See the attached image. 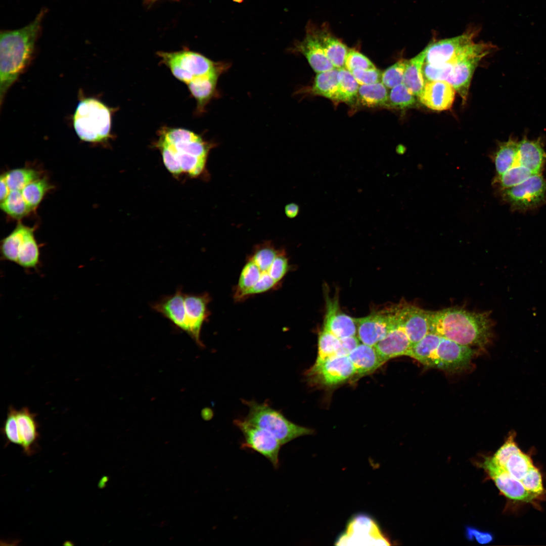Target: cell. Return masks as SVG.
<instances>
[{"mask_svg":"<svg viewBox=\"0 0 546 546\" xmlns=\"http://www.w3.org/2000/svg\"><path fill=\"white\" fill-rule=\"evenodd\" d=\"M285 250L270 242L256 246L243 266L235 294L244 300L279 287L290 269Z\"/></svg>","mask_w":546,"mask_h":546,"instance_id":"1","label":"cell"},{"mask_svg":"<svg viewBox=\"0 0 546 546\" xmlns=\"http://www.w3.org/2000/svg\"><path fill=\"white\" fill-rule=\"evenodd\" d=\"M213 145L194 132L181 128L160 130L156 146L166 169L174 176L185 173L197 177L206 170Z\"/></svg>","mask_w":546,"mask_h":546,"instance_id":"2","label":"cell"},{"mask_svg":"<svg viewBox=\"0 0 546 546\" xmlns=\"http://www.w3.org/2000/svg\"><path fill=\"white\" fill-rule=\"evenodd\" d=\"M46 13L42 9L35 19L18 29L1 31L0 36V105L9 88L30 64Z\"/></svg>","mask_w":546,"mask_h":546,"instance_id":"3","label":"cell"},{"mask_svg":"<svg viewBox=\"0 0 546 546\" xmlns=\"http://www.w3.org/2000/svg\"><path fill=\"white\" fill-rule=\"evenodd\" d=\"M430 332L459 344L484 348L493 336L494 323L489 311L477 312L459 307L428 311Z\"/></svg>","mask_w":546,"mask_h":546,"instance_id":"4","label":"cell"},{"mask_svg":"<svg viewBox=\"0 0 546 546\" xmlns=\"http://www.w3.org/2000/svg\"><path fill=\"white\" fill-rule=\"evenodd\" d=\"M475 353L472 347L429 332L412 345L407 356L426 367L454 372L468 368Z\"/></svg>","mask_w":546,"mask_h":546,"instance_id":"5","label":"cell"},{"mask_svg":"<svg viewBox=\"0 0 546 546\" xmlns=\"http://www.w3.org/2000/svg\"><path fill=\"white\" fill-rule=\"evenodd\" d=\"M72 122L75 133L82 141L101 143L110 137V109L96 98H81L73 115Z\"/></svg>","mask_w":546,"mask_h":546,"instance_id":"6","label":"cell"},{"mask_svg":"<svg viewBox=\"0 0 546 546\" xmlns=\"http://www.w3.org/2000/svg\"><path fill=\"white\" fill-rule=\"evenodd\" d=\"M158 55L173 75L187 85L209 75L221 74L229 67L226 64L214 62L190 51L160 52Z\"/></svg>","mask_w":546,"mask_h":546,"instance_id":"7","label":"cell"},{"mask_svg":"<svg viewBox=\"0 0 546 546\" xmlns=\"http://www.w3.org/2000/svg\"><path fill=\"white\" fill-rule=\"evenodd\" d=\"M249 408L247 421L272 435L281 444L285 445L293 439L311 434L313 430L297 425L288 420L282 413L267 403L243 400Z\"/></svg>","mask_w":546,"mask_h":546,"instance_id":"8","label":"cell"},{"mask_svg":"<svg viewBox=\"0 0 546 546\" xmlns=\"http://www.w3.org/2000/svg\"><path fill=\"white\" fill-rule=\"evenodd\" d=\"M493 49V46L489 43L474 42L453 62L444 64L447 73L446 81L453 87L463 104L467 101L476 68Z\"/></svg>","mask_w":546,"mask_h":546,"instance_id":"9","label":"cell"},{"mask_svg":"<svg viewBox=\"0 0 546 546\" xmlns=\"http://www.w3.org/2000/svg\"><path fill=\"white\" fill-rule=\"evenodd\" d=\"M336 545H391L390 540L372 517L366 514L353 515L344 531L335 541Z\"/></svg>","mask_w":546,"mask_h":546,"instance_id":"10","label":"cell"},{"mask_svg":"<svg viewBox=\"0 0 546 546\" xmlns=\"http://www.w3.org/2000/svg\"><path fill=\"white\" fill-rule=\"evenodd\" d=\"M546 179L539 174H534L514 187L500 190L504 201L512 208L526 210L538 206L544 200Z\"/></svg>","mask_w":546,"mask_h":546,"instance_id":"11","label":"cell"},{"mask_svg":"<svg viewBox=\"0 0 546 546\" xmlns=\"http://www.w3.org/2000/svg\"><path fill=\"white\" fill-rule=\"evenodd\" d=\"M398 304L355 318L357 338L361 343L374 346L383 339L397 322Z\"/></svg>","mask_w":546,"mask_h":546,"instance_id":"12","label":"cell"},{"mask_svg":"<svg viewBox=\"0 0 546 546\" xmlns=\"http://www.w3.org/2000/svg\"><path fill=\"white\" fill-rule=\"evenodd\" d=\"M241 430L244 440L241 447L252 449L266 458L275 468L279 465V452L282 445L279 441L267 431L249 422L245 419L234 421Z\"/></svg>","mask_w":546,"mask_h":546,"instance_id":"13","label":"cell"},{"mask_svg":"<svg viewBox=\"0 0 546 546\" xmlns=\"http://www.w3.org/2000/svg\"><path fill=\"white\" fill-rule=\"evenodd\" d=\"M311 384L331 387L341 384L355 376L354 367L347 356H336L313 365L306 372Z\"/></svg>","mask_w":546,"mask_h":546,"instance_id":"14","label":"cell"},{"mask_svg":"<svg viewBox=\"0 0 546 546\" xmlns=\"http://www.w3.org/2000/svg\"><path fill=\"white\" fill-rule=\"evenodd\" d=\"M474 32L432 42L424 50L425 63L434 66L450 63L465 52L473 43Z\"/></svg>","mask_w":546,"mask_h":546,"instance_id":"15","label":"cell"},{"mask_svg":"<svg viewBox=\"0 0 546 546\" xmlns=\"http://www.w3.org/2000/svg\"><path fill=\"white\" fill-rule=\"evenodd\" d=\"M481 466L492 479L500 492L507 497L514 500L530 502L538 496L526 490L521 481L511 475L503 467L495 463L491 457H486Z\"/></svg>","mask_w":546,"mask_h":546,"instance_id":"16","label":"cell"},{"mask_svg":"<svg viewBox=\"0 0 546 546\" xmlns=\"http://www.w3.org/2000/svg\"><path fill=\"white\" fill-rule=\"evenodd\" d=\"M210 300V295L206 292L199 294L185 293L184 295L187 334L201 347L204 344L200 339V333L204 323L210 315L208 304Z\"/></svg>","mask_w":546,"mask_h":546,"instance_id":"17","label":"cell"},{"mask_svg":"<svg viewBox=\"0 0 546 546\" xmlns=\"http://www.w3.org/2000/svg\"><path fill=\"white\" fill-rule=\"evenodd\" d=\"M326 312L324 321V329L339 338L355 336L357 325L355 318L343 312L340 308L338 299L327 296Z\"/></svg>","mask_w":546,"mask_h":546,"instance_id":"18","label":"cell"},{"mask_svg":"<svg viewBox=\"0 0 546 546\" xmlns=\"http://www.w3.org/2000/svg\"><path fill=\"white\" fill-rule=\"evenodd\" d=\"M456 92L453 87L446 81H429L425 82L418 98L423 105L431 110L445 111L452 107Z\"/></svg>","mask_w":546,"mask_h":546,"instance_id":"19","label":"cell"},{"mask_svg":"<svg viewBox=\"0 0 546 546\" xmlns=\"http://www.w3.org/2000/svg\"><path fill=\"white\" fill-rule=\"evenodd\" d=\"M412 345L401 322L399 304V317L397 322L386 336L374 347L382 359L386 362L394 357L407 356Z\"/></svg>","mask_w":546,"mask_h":546,"instance_id":"20","label":"cell"},{"mask_svg":"<svg viewBox=\"0 0 546 546\" xmlns=\"http://www.w3.org/2000/svg\"><path fill=\"white\" fill-rule=\"evenodd\" d=\"M184 295L181 287L178 288L174 293L164 296L152 303L151 307L168 320L175 327L188 333Z\"/></svg>","mask_w":546,"mask_h":546,"instance_id":"21","label":"cell"},{"mask_svg":"<svg viewBox=\"0 0 546 546\" xmlns=\"http://www.w3.org/2000/svg\"><path fill=\"white\" fill-rule=\"evenodd\" d=\"M401 324L413 345L430 332L428 311L407 303L400 304Z\"/></svg>","mask_w":546,"mask_h":546,"instance_id":"22","label":"cell"},{"mask_svg":"<svg viewBox=\"0 0 546 546\" xmlns=\"http://www.w3.org/2000/svg\"><path fill=\"white\" fill-rule=\"evenodd\" d=\"M293 50L306 58L316 73L335 68L327 57L313 27H308L303 39L296 43Z\"/></svg>","mask_w":546,"mask_h":546,"instance_id":"23","label":"cell"},{"mask_svg":"<svg viewBox=\"0 0 546 546\" xmlns=\"http://www.w3.org/2000/svg\"><path fill=\"white\" fill-rule=\"evenodd\" d=\"M546 161V153L540 138L528 140L524 136L518 142L517 164L524 166L534 174L541 173Z\"/></svg>","mask_w":546,"mask_h":546,"instance_id":"24","label":"cell"},{"mask_svg":"<svg viewBox=\"0 0 546 546\" xmlns=\"http://www.w3.org/2000/svg\"><path fill=\"white\" fill-rule=\"evenodd\" d=\"M16 417L21 446L24 452L30 456L34 452L39 436L36 415L28 407H23L17 410Z\"/></svg>","mask_w":546,"mask_h":546,"instance_id":"25","label":"cell"},{"mask_svg":"<svg viewBox=\"0 0 546 546\" xmlns=\"http://www.w3.org/2000/svg\"><path fill=\"white\" fill-rule=\"evenodd\" d=\"M356 376H362L372 373L385 363L373 346L360 343L348 355Z\"/></svg>","mask_w":546,"mask_h":546,"instance_id":"26","label":"cell"},{"mask_svg":"<svg viewBox=\"0 0 546 546\" xmlns=\"http://www.w3.org/2000/svg\"><path fill=\"white\" fill-rule=\"evenodd\" d=\"M315 28L320 42L330 61L336 68L344 67L349 49L341 40L334 36L327 27Z\"/></svg>","mask_w":546,"mask_h":546,"instance_id":"27","label":"cell"},{"mask_svg":"<svg viewBox=\"0 0 546 546\" xmlns=\"http://www.w3.org/2000/svg\"><path fill=\"white\" fill-rule=\"evenodd\" d=\"M34 232V228L28 227L18 250L16 264L25 269L37 270L40 263L39 245Z\"/></svg>","mask_w":546,"mask_h":546,"instance_id":"28","label":"cell"},{"mask_svg":"<svg viewBox=\"0 0 546 546\" xmlns=\"http://www.w3.org/2000/svg\"><path fill=\"white\" fill-rule=\"evenodd\" d=\"M338 69L334 68L317 73L309 93L328 98L333 102H340L338 82Z\"/></svg>","mask_w":546,"mask_h":546,"instance_id":"29","label":"cell"},{"mask_svg":"<svg viewBox=\"0 0 546 546\" xmlns=\"http://www.w3.org/2000/svg\"><path fill=\"white\" fill-rule=\"evenodd\" d=\"M425 60V52L422 50L414 58L407 61L403 82L418 98L422 92L425 81L422 69Z\"/></svg>","mask_w":546,"mask_h":546,"instance_id":"30","label":"cell"},{"mask_svg":"<svg viewBox=\"0 0 546 546\" xmlns=\"http://www.w3.org/2000/svg\"><path fill=\"white\" fill-rule=\"evenodd\" d=\"M518 141L510 137L508 141L499 143L492 156L496 176H499L517 165Z\"/></svg>","mask_w":546,"mask_h":546,"instance_id":"31","label":"cell"},{"mask_svg":"<svg viewBox=\"0 0 546 546\" xmlns=\"http://www.w3.org/2000/svg\"><path fill=\"white\" fill-rule=\"evenodd\" d=\"M389 92L382 82L360 85L356 98L360 105L374 108L388 106Z\"/></svg>","mask_w":546,"mask_h":546,"instance_id":"32","label":"cell"},{"mask_svg":"<svg viewBox=\"0 0 546 546\" xmlns=\"http://www.w3.org/2000/svg\"><path fill=\"white\" fill-rule=\"evenodd\" d=\"M220 74L206 76L188 85V88L197 102L198 110L202 111L207 104L215 95L218 78Z\"/></svg>","mask_w":546,"mask_h":546,"instance_id":"33","label":"cell"},{"mask_svg":"<svg viewBox=\"0 0 546 546\" xmlns=\"http://www.w3.org/2000/svg\"><path fill=\"white\" fill-rule=\"evenodd\" d=\"M28 227L19 222L13 231L1 241L2 259L16 263L19 248Z\"/></svg>","mask_w":546,"mask_h":546,"instance_id":"34","label":"cell"},{"mask_svg":"<svg viewBox=\"0 0 546 546\" xmlns=\"http://www.w3.org/2000/svg\"><path fill=\"white\" fill-rule=\"evenodd\" d=\"M1 208L13 218L20 219L30 214L32 210L25 201L21 191H10L7 198L1 202Z\"/></svg>","mask_w":546,"mask_h":546,"instance_id":"35","label":"cell"},{"mask_svg":"<svg viewBox=\"0 0 546 546\" xmlns=\"http://www.w3.org/2000/svg\"><path fill=\"white\" fill-rule=\"evenodd\" d=\"M53 189L48 179L40 177L27 184L21 191L22 195L32 211L36 210L45 195Z\"/></svg>","mask_w":546,"mask_h":546,"instance_id":"36","label":"cell"},{"mask_svg":"<svg viewBox=\"0 0 546 546\" xmlns=\"http://www.w3.org/2000/svg\"><path fill=\"white\" fill-rule=\"evenodd\" d=\"M3 175L10 191H22L27 184L41 177L39 171L26 167L11 169Z\"/></svg>","mask_w":546,"mask_h":546,"instance_id":"37","label":"cell"},{"mask_svg":"<svg viewBox=\"0 0 546 546\" xmlns=\"http://www.w3.org/2000/svg\"><path fill=\"white\" fill-rule=\"evenodd\" d=\"M340 345V339L323 329L319 333L317 355L314 364H320L330 358L336 356Z\"/></svg>","mask_w":546,"mask_h":546,"instance_id":"38","label":"cell"},{"mask_svg":"<svg viewBox=\"0 0 546 546\" xmlns=\"http://www.w3.org/2000/svg\"><path fill=\"white\" fill-rule=\"evenodd\" d=\"M337 78L340 102H351L356 98L360 85L344 67L338 69Z\"/></svg>","mask_w":546,"mask_h":546,"instance_id":"39","label":"cell"},{"mask_svg":"<svg viewBox=\"0 0 546 546\" xmlns=\"http://www.w3.org/2000/svg\"><path fill=\"white\" fill-rule=\"evenodd\" d=\"M416 96L403 83H400L389 92L387 108L405 109L416 105Z\"/></svg>","mask_w":546,"mask_h":546,"instance_id":"40","label":"cell"},{"mask_svg":"<svg viewBox=\"0 0 546 546\" xmlns=\"http://www.w3.org/2000/svg\"><path fill=\"white\" fill-rule=\"evenodd\" d=\"M533 174L527 168L516 165L499 176H496L493 183L499 190L508 189L520 184Z\"/></svg>","mask_w":546,"mask_h":546,"instance_id":"41","label":"cell"},{"mask_svg":"<svg viewBox=\"0 0 546 546\" xmlns=\"http://www.w3.org/2000/svg\"><path fill=\"white\" fill-rule=\"evenodd\" d=\"M533 466L531 458L521 451L513 454L503 467L511 475L521 481Z\"/></svg>","mask_w":546,"mask_h":546,"instance_id":"42","label":"cell"},{"mask_svg":"<svg viewBox=\"0 0 546 546\" xmlns=\"http://www.w3.org/2000/svg\"><path fill=\"white\" fill-rule=\"evenodd\" d=\"M407 61L400 59L382 72L381 82L388 89L403 82Z\"/></svg>","mask_w":546,"mask_h":546,"instance_id":"43","label":"cell"},{"mask_svg":"<svg viewBox=\"0 0 546 546\" xmlns=\"http://www.w3.org/2000/svg\"><path fill=\"white\" fill-rule=\"evenodd\" d=\"M16 413L17 410L13 406H10L2 430L8 443L21 446Z\"/></svg>","mask_w":546,"mask_h":546,"instance_id":"44","label":"cell"},{"mask_svg":"<svg viewBox=\"0 0 546 546\" xmlns=\"http://www.w3.org/2000/svg\"><path fill=\"white\" fill-rule=\"evenodd\" d=\"M515 432H511L505 443L498 449L493 457H491L498 465L504 467L513 454L521 451L515 441Z\"/></svg>","mask_w":546,"mask_h":546,"instance_id":"45","label":"cell"},{"mask_svg":"<svg viewBox=\"0 0 546 546\" xmlns=\"http://www.w3.org/2000/svg\"><path fill=\"white\" fill-rule=\"evenodd\" d=\"M344 68L349 71L354 69L369 70L376 68L374 64L366 56L354 49H349Z\"/></svg>","mask_w":546,"mask_h":546,"instance_id":"46","label":"cell"},{"mask_svg":"<svg viewBox=\"0 0 546 546\" xmlns=\"http://www.w3.org/2000/svg\"><path fill=\"white\" fill-rule=\"evenodd\" d=\"M521 481L526 489L533 494L539 495L543 491L541 473L534 465Z\"/></svg>","mask_w":546,"mask_h":546,"instance_id":"47","label":"cell"},{"mask_svg":"<svg viewBox=\"0 0 546 546\" xmlns=\"http://www.w3.org/2000/svg\"><path fill=\"white\" fill-rule=\"evenodd\" d=\"M350 72L360 85L381 82L382 72L376 68L369 70L354 69Z\"/></svg>","mask_w":546,"mask_h":546,"instance_id":"48","label":"cell"},{"mask_svg":"<svg viewBox=\"0 0 546 546\" xmlns=\"http://www.w3.org/2000/svg\"><path fill=\"white\" fill-rule=\"evenodd\" d=\"M465 535L469 540L475 539L480 544H487L493 540V535L488 532L483 531L472 526H466Z\"/></svg>","mask_w":546,"mask_h":546,"instance_id":"49","label":"cell"},{"mask_svg":"<svg viewBox=\"0 0 546 546\" xmlns=\"http://www.w3.org/2000/svg\"><path fill=\"white\" fill-rule=\"evenodd\" d=\"M359 344V340L356 336L341 338L340 345L337 356H348Z\"/></svg>","mask_w":546,"mask_h":546,"instance_id":"50","label":"cell"},{"mask_svg":"<svg viewBox=\"0 0 546 546\" xmlns=\"http://www.w3.org/2000/svg\"><path fill=\"white\" fill-rule=\"evenodd\" d=\"M284 212L288 218H294L296 217L299 213V206L294 203L288 204L285 207Z\"/></svg>","mask_w":546,"mask_h":546,"instance_id":"51","label":"cell"},{"mask_svg":"<svg viewBox=\"0 0 546 546\" xmlns=\"http://www.w3.org/2000/svg\"><path fill=\"white\" fill-rule=\"evenodd\" d=\"M0 202L4 201L8 196L10 190L3 174L0 177Z\"/></svg>","mask_w":546,"mask_h":546,"instance_id":"52","label":"cell"}]
</instances>
